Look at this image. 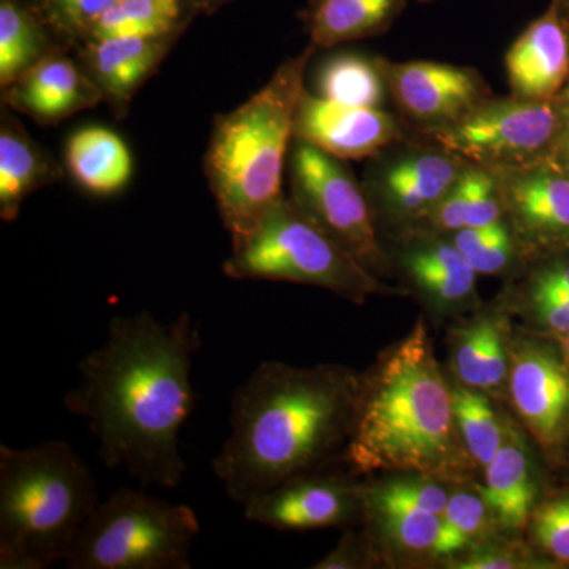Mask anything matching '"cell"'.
Wrapping results in <instances>:
<instances>
[{
	"mask_svg": "<svg viewBox=\"0 0 569 569\" xmlns=\"http://www.w3.org/2000/svg\"><path fill=\"white\" fill-rule=\"evenodd\" d=\"M200 331L190 313L163 323L148 310L112 317L104 342L80 361V381L63 397L84 418L103 463L141 486L178 488L187 466L181 430L193 413V359Z\"/></svg>",
	"mask_w": 569,
	"mask_h": 569,
	"instance_id": "obj_1",
	"label": "cell"
},
{
	"mask_svg": "<svg viewBox=\"0 0 569 569\" xmlns=\"http://www.w3.org/2000/svg\"><path fill=\"white\" fill-rule=\"evenodd\" d=\"M355 391L353 380L332 367L258 366L236 388L230 433L212 459L224 493L244 505L316 468L350 436Z\"/></svg>",
	"mask_w": 569,
	"mask_h": 569,
	"instance_id": "obj_2",
	"label": "cell"
},
{
	"mask_svg": "<svg viewBox=\"0 0 569 569\" xmlns=\"http://www.w3.org/2000/svg\"><path fill=\"white\" fill-rule=\"evenodd\" d=\"M452 392L418 323L365 385H356L346 460L359 473L452 477L463 467Z\"/></svg>",
	"mask_w": 569,
	"mask_h": 569,
	"instance_id": "obj_3",
	"label": "cell"
},
{
	"mask_svg": "<svg viewBox=\"0 0 569 569\" xmlns=\"http://www.w3.org/2000/svg\"><path fill=\"white\" fill-rule=\"evenodd\" d=\"M318 48L280 63L271 80L233 111L213 119L204 173L231 246L250 234L282 200L284 168L295 140V119L306 71Z\"/></svg>",
	"mask_w": 569,
	"mask_h": 569,
	"instance_id": "obj_4",
	"label": "cell"
},
{
	"mask_svg": "<svg viewBox=\"0 0 569 569\" xmlns=\"http://www.w3.org/2000/svg\"><path fill=\"white\" fill-rule=\"evenodd\" d=\"M100 498L96 477L66 441L0 447V568L63 563Z\"/></svg>",
	"mask_w": 569,
	"mask_h": 569,
	"instance_id": "obj_5",
	"label": "cell"
},
{
	"mask_svg": "<svg viewBox=\"0 0 569 569\" xmlns=\"http://www.w3.org/2000/svg\"><path fill=\"white\" fill-rule=\"evenodd\" d=\"M197 512L144 490L118 489L100 501L74 539L69 569H190Z\"/></svg>",
	"mask_w": 569,
	"mask_h": 569,
	"instance_id": "obj_6",
	"label": "cell"
},
{
	"mask_svg": "<svg viewBox=\"0 0 569 569\" xmlns=\"http://www.w3.org/2000/svg\"><path fill=\"white\" fill-rule=\"evenodd\" d=\"M233 280H272L316 284L362 301L383 290L372 272L284 197L238 244L222 266Z\"/></svg>",
	"mask_w": 569,
	"mask_h": 569,
	"instance_id": "obj_7",
	"label": "cell"
},
{
	"mask_svg": "<svg viewBox=\"0 0 569 569\" xmlns=\"http://www.w3.org/2000/svg\"><path fill=\"white\" fill-rule=\"evenodd\" d=\"M287 170L290 200L367 271H383L387 253L378 239L376 216L365 186L346 160L295 138Z\"/></svg>",
	"mask_w": 569,
	"mask_h": 569,
	"instance_id": "obj_8",
	"label": "cell"
},
{
	"mask_svg": "<svg viewBox=\"0 0 569 569\" xmlns=\"http://www.w3.org/2000/svg\"><path fill=\"white\" fill-rule=\"evenodd\" d=\"M560 96L529 100L509 96L488 100L466 118L430 134V140L467 163L490 171L548 160L560 130Z\"/></svg>",
	"mask_w": 569,
	"mask_h": 569,
	"instance_id": "obj_9",
	"label": "cell"
},
{
	"mask_svg": "<svg viewBox=\"0 0 569 569\" xmlns=\"http://www.w3.org/2000/svg\"><path fill=\"white\" fill-rule=\"evenodd\" d=\"M365 174L373 216L395 222H422L468 167L466 160L437 142H392L370 157Z\"/></svg>",
	"mask_w": 569,
	"mask_h": 569,
	"instance_id": "obj_10",
	"label": "cell"
},
{
	"mask_svg": "<svg viewBox=\"0 0 569 569\" xmlns=\"http://www.w3.org/2000/svg\"><path fill=\"white\" fill-rule=\"evenodd\" d=\"M389 100L402 121L426 134L447 129L492 99L488 82L470 67L432 61L392 62L378 58Z\"/></svg>",
	"mask_w": 569,
	"mask_h": 569,
	"instance_id": "obj_11",
	"label": "cell"
},
{
	"mask_svg": "<svg viewBox=\"0 0 569 569\" xmlns=\"http://www.w3.org/2000/svg\"><path fill=\"white\" fill-rule=\"evenodd\" d=\"M295 138L347 162L370 159L408 137L402 119L387 108L337 103L306 89L296 111Z\"/></svg>",
	"mask_w": 569,
	"mask_h": 569,
	"instance_id": "obj_12",
	"label": "cell"
},
{
	"mask_svg": "<svg viewBox=\"0 0 569 569\" xmlns=\"http://www.w3.org/2000/svg\"><path fill=\"white\" fill-rule=\"evenodd\" d=\"M505 216L519 241L569 244V176L548 160L493 171Z\"/></svg>",
	"mask_w": 569,
	"mask_h": 569,
	"instance_id": "obj_13",
	"label": "cell"
},
{
	"mask_svg": "<svg viewBox=\"0 0 569 569\" xmlns=\"http://www.w3.org/2000/svg\"><path fill=\"white\" fill-rule=\"evenodd\" d=\"M0 91L2 104L39 126H58L103 103L102 92L73 51L48 56Z\"/></svg>",
	"mask_w": 569,
	"mask_h": 569,
	"instance_id": "obj_14",
	"label": "cell"
},
{
	"mask_svg": "<svg viewBox=\"0 0 569 569\" xmlns=\"http://www.w3.org/2000/svg\"><path fill=\"white\" fill-rule=\"evenodd\" d=\"M296 475L242 505L244 518L279 530L342 526L353 516L361 493L331 478Z\"/></svg>",
	"mask_w": 569,
	"mask_h": 569,
	"instance_id": "obj_15",
	"label": "cell"
},
{
	"mask_svg": "<svg viewBox=\"0 0 569 569\" xmlns=\"http://www.w3.org/2000/svg\"><path fill=\"white\" fill-rule=\"evenodd\" d=\"M179 39L181 36L84 40L73 52L102 92L103 103L121 121Z\"/></svg>",
	"mask_w": 569,
	"mask_h": 569,
	"instance_id": "obj_16",
	"label": "cell"
},
{
	"mask_svg": "<svg viewBox=\"0 0 569 569\" xmlns=\"http://www.w3.org/2000/svg\"><path fill=\"white\" fill-rule=\"evenodd\" d=\"M512 96L529 100H553L569 80V28L559 0L530 22L505 58Z\"/></svg>",
	"mask_w": 569,
	"mask_h": 569,
	"instance_id": "obj_17",
	"label": "cell"
},
{
	"mask_svg": "<svg viewBox=\"0 0 569 569\" xmlns=\"http://www.w3.org/2000/svg\"><path fill=\"white\" fill-rule=\"evenodd\" d=\"M509 391L531 432L553 441L569 410V380L559 361L542 348H520L512 358Z\"/></svg>",
	"mask_w": 569,
	"mask_h": 569,
	"instance_id": "obj_18",
	"label": "cell"
},
{
	"mask_svg": "<svg viewBox=\"0 0 569 569\" xmlns=\"http://www.w3.org/2000/svg\"><path fill=\"white\" fill-rule=\"evenodd\" d=\"M63 168L47 148L33 140L14 111L0 108V219L13 222L21 206L44 187L61 182Z\"/></svg>",
	"mask_w": 569,
	"mask_h": 569,
	"instance_id": "obj_19",
	"label": "cell"
},
{
	"mask_svg": "<svg viewBox=\"0 0 569 569\" xmlns=\"http://www.w3.org/2000/svg\"><path fill=\"white\" fill-rule=\"evenodd\" d=\"M63 159L70 178L92 197L121 193L132 181V152L121 134L107 127H81L71 133Z\"/></svg>",
	"mask_w": 569,
	"mask_h": 569,
	"instance_id": "obj_20",
	"label": "cell"
},
{
	"mask_svg": "<svg viewBox=\"0 0 569 569\" xmlns=\"http://www.w3.org/2000/svg\"><path fill=\"white\" fill-rule=\"evenodd\" d=\"M407 9V0H309L301 18L310 43L331 50L383 36Z\"/></svg>",
	"mask_w": 569,
	"mask_h": 569,
	"instance_id": "obj_21",
	"label": "cell"
},
{
	"mask_svg": "<svg viewBox=\"0 0 569 569\" xmlns=\"http://www.w3.org/2000/svg\"><path fill=\"white\" fill-rule=\"evenodd\" d=\"M59 51H71L33 0H0V89Z\"/></svg>",
	"mask_w": 569,
	"mask_h": 569,
	"instance_id": "obj_22",
	"label": "cell"
},
{
	"mask_svg": "<svg viewBox=\"0 0 569 569\" xmlns=\"http://www.w3.org/2000/svg\"><path fill=\"white\" fill-rule=\"evenodd\" d=\"M479 493L490 515L505 529H520L533 512L537 486L529 456L526 445L511 429L505 432L503 445L486 467V485Z\"/></svg>",
	"mask_w": 569,
	"mask_h": 569,
	"instance_id": "obj_23",
	"label": "cell"
},
{
	"mask_svg": "<svg viewBox=\"0 0 569 569\" xmlns=\"http://www.w3.org/2000/svg\"><path fill=\"white\" fill-rule=\"evenodd\" d=\"M402 266L411 282L440 305L466 301L477 287L478 272L449 239L411 242Z\"/></svg>",
	"mask_w": 569,
	"mask_h": 569,
	"instance_id": "obj_24",
	"label": "cell"
},
{
	"mask_svg": "<svg viewBox=\"0 0 569 569\" xmlns=\"http://www.w3.org/2000/svg\"><path fill=\"white\" fill-rule=\"evenodd\" d=\"M503 197L496 173L477 164L466 171L422 222L436 233L488 227L505 219Z\"/></svg>",
	"mask_w": 569,
	"mask_h": 569,
	"instance_id": "obj_25",
	"label": "cell"
},
{
	"mask_svg": "<svg viewBox=\"0 0 569 569\" xmlns=\"http://www.w3.org/2000/svg\"><path fill=\"white\" fill-rule=\"evenodd\" d=\"M192 21L179 0H116L93 22L86 40L182 37Z\"/></svg>",
	"mask_w": 569,
	"mask_h": 569,
	"instance_id": "obj_26",
	"label": "cell"
},
{
	"mask_svg": "<svg viewBox=\"0 0 569 569\" xmlns=\"http://www.w3.org/2000/svg\"><path fill=\"white\" fill-rule=\"evenodd\" d=\"M316 86L317 96L351 107L385 108L389 99L378 56L361 52L329 56L317 71Z\"/></svg>",
	"mask_w": 569,
	"mask_h": 569,
	"instance_id": "obj_27",
	"label": "cell"
},
{
	"mask_svg": "<svg viewBox=\"0 0 569 569\" xmlns=\"http://www.w3.org/2000/svg\"><path fill=\"white\" fill-rule=\"evenodd\" d=\"M455 366L467 387L496 389L508 373V356L500 325L492 318H479L459 335Z\"/></svg>",
	"mask_w": 569,
	"mask_h": 569,
	"instance_id": "obj_28",
	"label": "cell"
},
{
	"mask_svg": "<svg viewBox=\"0 0 569 569\" xmlns=\"http://www.w3.org/2000/svg\"><path fill=\"white\" fill-rule=\"evenodd\" d=\"M452 408L468 455L478 466L488 467L505 440L503 429L489 400L473 389L458 388L452 391Z\"/></svg>",
	"mask_w": 569,
	"mask_h": 569,
	"instance_id": "obj_29",
	"label": "cell"
},
{
	"mask_svg": "<svg viewBox=\"0 0 569 569\" xmlns=\"http://www.w3.org/2000/svg\"><path fill=\"white\" fill-rule=\"evenodd\" d=\"M449 241L467 258L478 274L485 276L507 271L515 261L519 244L518 236L512 231L507 217L488 227L463 228L451 233Z\"/></svg>",
	"mask_w": 569,
	"mask_h": 569,
	"instance_id": "obj_30",
	"label": "cell"
},
{
	"mask_svg": "<svg viewBox=\"0 0 569 569\" xmlns=\"http://www.w3.org/2000/svg\"><path fill=\"white\" fill-rule=\"evenodd\" d=\"M489 512L481 493L458 492L449 496L447 507L440 515V531L432 552L438 557L462 552L485 533Z\"/></svg>",
	"mask_w": 569,
	"mask_h": 569,
	"instance_id": "obj_31",
	"label": "cell"
},
{
	"mask_svg": "<svg viewBox=\"0 0 569 569\" xmlns=\"http://www.w3.org/2000/svg\"><path fill=\"white\" fill-rule=\"evenodd\" d=\"M362 497V493H361ZM397 545L408 550H433L440 531V515L396 501L362 497Z\"/></svg>",
	"mask_w": 569,
	"mask_h": 569,
	"instance_id": "obj_32",
	"label": "cell"
},
{
	"mask_svg": "<svg viewBox=\"0 0 569 569\" xmlns=\"http://www.w3.org/2000/svg\"><path fill=\"white\" fill-rule=\"evenodd\" d=\"M116 0H33L54 32L71 51L88 39L93 22Z\"/></svg>",
	"mask_w": 569,
	"mask_h": 569,
	"instance_id": "obj_33",
	"label": "cell"
},
{
	"mask_svg": "<svg viewBox=\"0 0 569 569\" xmlns=\"http://www.w3.org/2000/svg\"><path fill=\"white\" fill-rule=\"evenodd\" d=\"M533 531L550 556L569 563V496L542 505L535 512Z\"/></svg>",
	"mask_w": 569,
	"mask_h": 569,
	"instance_id": "obj_34",
	"label": "cell"
},
{
	"mask_svg": "<svg viewBox=\"0 0 569 569\" xmlns=\"http://www.w3.org/2000/svg\"><path fill=\"white\" fill-rule=\"evenodd\" d=\"M365 497L411 505L436 515L443 512L449 500L447 490L437 482L426 481V479H403V481L391 482L381 488L367 490Z\"/></svg>",
	"mask_w": 569,
	"mask_h": 569,
	"instance_id": "obj_35",
	"label": "cell"
},
{
	"mask_svg": "<svg viewBox=\"0 0 569 569\" xmlns=\"http://www.w3.org/2000/svg\"><path fill=\"white\" fill-rule=\"evenodd\" d=\"M560 130L557 134L556 144H553L552 152L548 159L549 163L559 168L565 174L569 176V99L568 97L560 96Z\"/></svg>",
	"mask_w": 569,
	"mask_h": 569,
	"instance_id": "obj_36",
	"label": "cell"
},
{
	"mask_svg": "<svg viewBox=\"0 0 569 569\" xmlns=\"http://www.w3.org/2000/svg\"><path fill=\"white\" fill-rule=\"evenodd\" d=\"M535 309L545 323L550 326L553 331L561 335H569V309L553 299L545 298V296L531 295Z\"/></svg>",
	"mask_w": 569,
	"mask_h": 569,
	"instance_id": "obj_37",
	"label": "cell"
},
{
	"mask_svg": "<svg viewBox=\"0 0 569 569\" xmlns=\"http://www.w3.org/2000/svg\"><path fill=\"white\" fill-rule=\"evenodd\" d=\"M533 288L557 290L569 293V260L557 261L546 266L533 279Z\"/></svg>",
	"mask_w": 569,
	"mask_h": 569,
	"instance_id": "obj_38",
	"label": "cell"
},
{
	"mask_svg": "<svg viewBox=\"0 0 569 569\" xmlns=\"http://www.w3.org/2000/svg\"><path fill=\"white\" fill-rule=\"evenodd\" d=\"M463 569H508L518 568V560L507 556V553H481V556L471 557L460 565Z\"/></svg>",
	"mask_w": 569,
	"mask_h": 569,
	"instance_id": "obj_39",
	"label": "cell"
},
{
	"mask_svg": "<svg viewBox=\"0 0 569 569\" xmlns=\"http://www.w3.org/2000/svg\"><path fill=\"white\" fill-rule=\"evenodd\" d=\"M183 9L190 17H212L223 7L230 6L236 0H181Z\"/></svg>",
	"mask_w": 569,
	"mask_h": 569,
	"instance_id": "obj_40",
	"label": "cell"
},
{
	"mask_svg": "<svg viewBox=\"0 0 569 569\" xmlns=\"http://www.w3.org/2000/svg\"><path fill=\"white\" fill-rule=\"evenodd\" d=\"M561 14H563V20L567 22L569 28V0H559Z\"/></svg>",
	"mask_w": 569,
	"mask_h": 569,
	"instance_id": "obj_41",
	"label": "cell"
},
{
	"mask_svg": "<svg viewBox=\"0 0 569 569\" xmlns=\"http://www.w3.org/2000/svg\"><path fill=\"white\" fill-rule=\"evenodd\" d=\"M560 96L568 97V99H569V80H568L567 88H565V91L561 92Z\"/></svg>",
	"mask_w": 569,
	"mask_h": 569,
	"instance_id": "obj_42",
	"label": "cell"
},
{
	"mask_svg": "<svg viewBox=\"0 0 569 569\" xmlns=\"http://www.w3.org/2000/svg\"><path fill=\"white\" fill-rule=\"evenodd\" d=\"M418 2H421V3H429V2H433V0H418Z\"/></svg>",
	"mask_w": 569,
	"mask_h": 569,
	"instance_id": "obj_43",
	"label": "cell"
},
{
	"mask_svg": "<svg viewBox=\"0 0 569 569\" xmlns=\"http://www.w3.org/2000/svg\"><path fill=\"white\" fill-rule=\"evenodd\" d=\"M568 358H569V335H568Z\"/></svg>",
	"mask_w": 569,
	"mask_h": 569,
	"instance_id": "obj_44",
	"label": "cell"
},
{
	"mask_svg": "<svg viewBox=\"0 0 569 569\" xmlns=\"http://www.w3.org/2000/svg\"><path fill=\"white\" fill-rule=\"evenodd\" d=\"M179 2H181V0H179ZM182 3V2H181Z\"/></svg>",
	"mask_w": 569,
	"mask_h": 569,
	"instance_id": "obj_45",
	"label": "cell"
}]
</instances>
